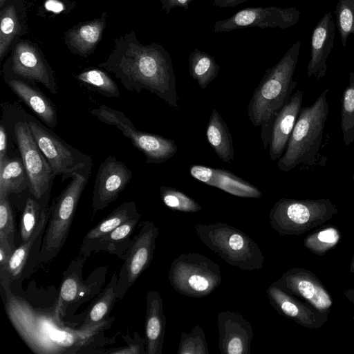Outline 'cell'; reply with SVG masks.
Instances as JSON below:
<instances>
[{"label":"cell","mask_w":354,"mask_h":354,"mask_svg":"<svg viewBox=\"0 0 354 354\" xmlns=\"http://www.w3.org/2000/svg\"><path fill=\"white\" fill-rule=\"evenodd\" d=\"M5 292V309L14 328L32 352L37 354L89 353L104 346V331L114 318L88 328L66 325L55 306L50 310L37 308L15 295L10 286Z\"/></svg>","instance_id":"1"},{"label":"cell","mask_w":354,"mask_h":354,"mask_svg":"<svg viewBox=\"0 0 354 354\" xmlns=\"http://www.w3.org/2000/svg\"><path fill=\"white\" fill-rule=\"evenodd\" d=\"M98 66L114 74L125 89L147 90L178 109L172 60L161 44H142L131 30L114 39L112 51Z\"/></svg>","instance_id":"2"},{"label":"cell","mask_w":354,"mask_h":354,"mask_svg":"<svg viewBox=\"0 0 354 354\" xmlns=\"http://www.w3.org/2000/svg\"><path fill=\"white\" fill-rule=\"evenodd\" d=\"M300 48L301 41L298 40L274 66L266 71L248 105L250 122L254 127H262L261 137L265 149L270 142L275 117L296 86L293 76Z\"/></svg>","instance_id":"3"},{"label":"cell","mask_w":354,"mask_h":354,"mask_svg":"<svg viewBox=\"0 0 354 354\" xmlns=\"http://www.w3.org/2000/svg\"><path fill=\"white\" fill-rule=\"evenodd\" d=\"M328 92L326 88L313 104L301 109L286 149L277 161L282 171L288 172L300 164H317L329 112Z\"/></svg>","instance_id":"4"},{"label":"cell","mask_w":354,"mask_h":354,"mask_svg":"<svg viewBox=\"0 0 354 354\" xmlns=\"http://www.w3.org/2000/svg\"><path fill=\"white\" fill-rule=\"evenodd\" d=\"M200 240L228 264L253 271L263 266L264 256L257 243L240 230L218 222L194 226Z\"/></svg>","instance_id":"5"},{"label":"cell","mask_w":354,"mask_h":354,"mask_svg":"<svg viewBox=\"0 0 354 354\" xmlns=\"http://www.w3.org/2000/svg\"><path fill=\"white\" fill-rule=\"evenodd\" d=\"M91 169L72 174L68 185L49 207L48 221L39 251L40 262L51 261L64 245Z\"/></svg>","instance_id":"6"},{"label":"cell","mask_w":354,"mask_h":354,"mask_svg":"<svg viewBox=\"0 0 354 354\" xmlns=\"http://www.w3.org/2000/svg\"><path fill=\"white\" fill-rule=\"evenodd\" d=\"M328 198H281L269 212L270 224L280 235H299L325 223L337 213Z\"/></svg>","instance_id":"7"},{"label":"cell","mask_w":354,"mask_h":354,"mask_svg":"<svg viewBox=\"0 0 354 354\" xmlns=\"http://www.w3.org/2000/svg\"><path fill=\"white\" fill-rule=\"evenodd\" d=\"M168 278L176 292L194 298L209 295L221 283L219 265L198 252L184 253L174 259Z\"/></svg>","instance_id":"8"},{"label":"cell","mask_w":354,"mask_h":354,"mask_svg":"<svg viewBox=\"0 0 354 354\" xmlns=\"http://www.w3.org/2000/svg\"><path fill=\"white\" fill-rule=\"evenodd\" d=\"M91 113L98 120L117 127L145 156L147 163L156 165L165 162L178 151V147L173 140L140 131L120 110L101 104L97 108L93 109Z\"/></svg>","instance_id":"9"},{"label":"cell","mask_w":354,"mask_h":354,"mask_svg":"<svg viewBox=\"0 0 354 354\" xmlns=\"http://www.w3.org/2000/svg\"><path fill=\"white\" fill-rule=\"evenodd\" d=\"M24 117L54 176L62 175L65 180L73 173L91 168L90 156L68 145L32 116L26 113Z\"/></svg>","instance_id":"10"},{"label":"cell","mask_w":354,"mask_h":354,"mask_svg":"<svg viewBox=\"0 0 354 354\" xmlns=\"http://www.w3.org/2000/svg\"><path fill=\"white\" fill-rule=\"evenodd\" d=\"M13 132L28 175L29 191L42 205H47L55 176L49 163L38 147L25 117L14 121Z\"/></svg>","instance_id":"11"},{"label":"cell","mask_w":354,"mask_h":354,"mask_svg":"<svg viewBox=\"0 0 354 354\" xmlns=\"http://www.w3.org/2000/svg\"><path fill=\"white\" fill-rule=\"evenodd\" d=\"M159 234L158 228L149 221L142 223L139 233L121 259V267L115 292L117 299H122L140 274L150 266L156 249V241Z\"/></svg>","instance_id":"12"},{"label":"cell","mask_w":354,"mask_h":354,"mask_svg":"<svg viewBox=\"0 0 354 354\" xmlns=\"http://www.w3.org/2000/svg\"><path fill=\"white\" fill-rule=\"evenodd\" d=\"M4 69L12 75L39 82L55 95L57 82L54 73L39 47L27 39H18L12 46Z\"/></svg>","instance_id":"13"},{"label":"cell","mask_w":354,"mask_h":354,"mask_svg":"<svg viewBox=\"0 0 354 354\" xmlns=\"http://www.w3.org/2000/svg\"><path fill=\"white\" fill-rule=\"evenodd\" d=\"M300 15V11L295 7H249L239 10L225 19L216 21L212 31L216 33L227 32L246 27L286 29L295 25Z\"/></svg>","instance_id":"14"},{"label":"cell","mask_w":354,"mask_h":354,"mask_svg":"<svg viewBox=\"0 0 354 354\" xmlns=\"http://www.w3.org/2000/svg\"><path fill=\"white\" fill-rule=\"evenodd\" d=\"M132 178L131 171L113 156L101 163L97 172L93 191V214L102 210L116 200Z\"/></svg>","instance_id":"15"},{"label":"cell","mask_w":354,"mask_h":354,"mask_svg":"<svg viewBox=\"0 0 354 354\" xmlns=\"http://www.w3.org/2000/svg\"><path fill=\"white\" fill-rule=\"evenodd\" d=\"M273 283L283 291L308 301L323 314L326 315L333 304L330 295L321 281L305 269H290Z\"/></svg>","instance_id":"16"},{"label":"cell","mask_w":354,"mask_h":354,"mask_svg":"<svg viewBox=\"0 0 354 354\" xmlns=\"http://www.w3.org/2000/svg\"><path fill=\"white\" fill-rule=\"evenodd\" d=\"M217 326L221 353L250 354L253 329L241 314L230 310L219 313Z\"/></svg>","instance_id":"17"},{"label":"cell","mask_w":354,"mask_h":354,"mask_svg":"<svg viewBox=\"0 0 354 354\" xmlns=\"http://www.w3.org/2000/svg\"><path fill=\"white\" fill-rule=\"evenodd\" d=\"M335 23L331 12H328L315 26L311 36L310 58L307 65V75L317 80L327 72V59L334 46Z\"/></svg>","instance_id":"18"},{"label":"cell","mask_w":354,"mask_h":354,"mask_svg":"<svg viewBox=\"0 0 354 354\" xmlns=\"http://www.w3.org/2000/svg\"><path fill=\"white\" fill-rule=\"evenodd\" d=\"M266 295L272 307L279 314L297 324L310 328L321 326L327 319L326 315L308 306L274 284L267 288Z\"/></svg>","instance_id":"19"},{"label":"cell","mask_w":354,"mask_h":354,"mask_svg":"<svg viewBox=\"0 0 354 354\" xmlns=\"http://www.w3.org/2000/svg\"><path fill=\"white\" fill-rule=\"evenodd\" d=\"M189 170L196 180L232 195L253 198L262 196L257 187L228 170L198 165L190 166Z\"/></svg>","instance_id":"20"},{"label":"cell","mask_w":354,"mask_h":354,"mask_svg":"<svg viewBox=\"0 0 354 354\" xmlns=\"http://www.w3.org/2000/svg\"><path fill=\"white\" fill-rule=\"evenodd\" d=\"M4 79L8 86L43 123L50 129L57 124V114L52 101L38 88L26 80L18 77L4 69Z\"/></svg>","instance_id":"21"},{"label":"cell","mask_w":354,"mask_h":354,"mask_svg":"<svg viewBox=\"0 0 354 354\" xmlns=\"http://www.w3.org/2000/svg\"><path fill=\"white\" fill-rule=\"evenodd\" d=\"M304 91L297 90L278 111L269 144L270 159L274 161L283 154L301 109Z\"/></svg>","instance_id":"22"},{"label":"cell","mask_w":354,"mask_h":354,"mask_svg":"<svg viewBox=\"0 0 354 354\" xmlns=\"http://www.w3.org/2000/svg\"><path fill=\"white\" fill-rule=\"evenodd\" d=\"M107 12L100 17L81 22L64 33V43L73 54L87 57L100 43L106 25Z\"/></svg>","instance_id":"23"},{"label":"cell","mask_w":354,"mask_h":354,"mask_svg":"<svg viewBox=\"0 0 354 354\" xmlns=\"http://www.w3.org/2000/svg\"><path fill=\"white\" fill-rule=\"evenodd\" d=\"M166 327L162 299L158 292L150 290L146 295L145 333L147 354H162Z\"/></svg>","instance_id":"24"},{"label":"cell","mask_w":354,"mask_h":354,"mask_svg":"<svg viewBox=\"0 0 354 354\" xmlns=\"http://www.w3.org/2000/svg\"><path fill=\"white\" fill-rule=\"evenodd\" d=\"M138 214L139 212L134 201L120 204L87 232L82 240L80 254L84 257L90 256L93 252V247L103 236Z\"/></svg>","instance_id":"25"},{"label":"cell","mask_w":354,"mask_h":354,"mask_svg":"<svg viewBox=\"0 0 354 354\" xmlns=\"http://www.w3.org/2000/svg\"><path fill=\"white\" fill-rule=\"evenodd\" d=\"M0 59L2 61L22 33L25 18L22 0H7L0 8Z\"/></svg>","instance_id":"26"},{"label":"cell","mask_w":354,"mask_h":354,"mask_svg":"<svg viewBox=\"0 0 354 354\" xmlns=\"http://www.w3.org/2000/svg\"><path fill=\"white\" fill-rule=\"evenodd\" d=\"M48 209L47 206L43 209L41 220L32 236L26 242L22 243L13 251L8 261L5 274L0 277L2 288L10 286V283L17 279L21 274L27 262L31 248L34 243L41 238L44 234L48 221Z\"/></svg>","instance_id":"27"},{"label":"cell","mask_w":354,"mask_h":354,"mask_svg":"<svg viewBox=\"0 0 354 354\" xmlns=\"http://www.w3.org/2000/svg\"><path fill=\"white\" fill-rule=\"evenodd\" d=\"M208 142L224 162H230L234 157L233 142L229 127L216 109H214L206 129Z\"/></svg>","instance_id":"28"},{"label":"cell","mask_w":354,"mask_h":354,"mask_svg":"<svg viewBox=\"0 0 354 354\" xmlns=\"http://www.w3.org/2000/svg\"><path fill=\"white\" fill-rule=\"evenodd\" d=\"M140 216L139 213L103 236L93 247V252L106 251L122 259L133 241L131 236Z\"/></svg>","instance_id":"29"},{"label":"cell","mask_w":354,"mask_h":354,"mask_svg":"<svg viewBox=\"0 0 354 354\" xmlns=\"http://www.w3.org/2000/svg\"><path fill=\"white\" fill-rule=\"evenodd\" d=\"M29 186L21 158H8L0 162V198L19 194Z\"/></svg>","instance_id":"30"},{"label":"cell","mask_w":354,"mask_h":354,"mask_svg":"<svg viewBox=\"0 0 354 354\" xmlns=\"http://www.w3.org/2000/svg\"><path fill=\"white\" fill-rule=\"evenodd\" d=\"M190 76L201 89H205L218 75L220 66L208 53L195 48L189 56Z\"/></svg>","instance_id":"31"},{"label":"cell","mask_w":354,"mask_h":354,"mask_svg":"<svg viewBox=\"0 0 354 354\" xmlns=\"http://www.w3.org/2000/svg\"><path fill=\"white\" fill-rule=\"evenodd\" d=\"M118 277L113 274L110 283L107 285L100 298L91 308L82 328L91 327L97 325L108 318L115 301L117 300L115 286Z\"/></svg>","instance_id":"32"},{"label":"cell","mask_w":354,"mask_h":354,"mask_svg":"<svg viewBox=\"0 0 354 354\" xmlns=\"http://www.w3.org/2000/svg\"><path fill=\"white\" fill-rule=\"evenodd\" d=\"M80 82L107 97H118L120 91L115 81L104 71L88 68L74 75Z\"/></svg>","instance_id":"33"},{"label":"cell","mask_w":354,"mask_h":354,"mask_svg":"<svg viewBox=\"0 0 354 354\" xmlns=\"http://www.w3.org/2000/svg\"><path fill=\"white\" fill-rule=\"evenodd\" d=\"M340 127L343 142L348 147L354 142V72L349 73L348 84L343 91Z\"/></svg>","instance_id":"34"},{"label":"cell","mask_w":354,"mask_h":354,"mask_svg":"<svg viewBox=\"0 0 354 354\" xmlns=\"http://www.w3.org/2000/svg\"><path fill=\"white\" fill-rule=\"evenodd\" d=\"M88 286L75 272H67L63 279L59 296L56 302L61 315H63L67 305L77 302L80 298L88 294Z\"/></svg>","instance_id":"35"},{"label":"cell","mask_w":354,"mask_h":354,"mask_svg":"<svg viewBox=\"0 0 354 354\" xmlns=\"http://www.w3.org/2000/svg\"><path fill=\"white\" fill-rule=\"evenodd\" d=\"M160 193L163 203L172 210L188 213L202 210V207L195 200L176 188L162 185Z\"/></svg>","instance_id":"36"},{"label":"cell","mask_w":354,"mask_h":354,"mask_svg":"<svg viewBox=\"0 0 354 354\" xmlns=\"http://www.w3.org/2000/svg\"><path fill=\"white\" fill-rule=\"evenodd\" d=\"M42 205L34 197H28L26 201L20 222V234L22 243L26 242L32 236L41 220Z\"/></svg>","instance_id":"37"},{"label":"cell","mask_w":354,"mask_h":354,"mask_svg":"<svg viewBox=\"0 0 354 354\" xmlns=\"http://www.w3.org/2000/svg\"><path fill=\"white\" fill-rule=\"evenodd\" d=\"M339 239V231L335 227L329 226L308 235L304 241V245L313 253L323 255L337 245Z\"/></svg>","instance_id":"38"},{"label":"cell","mask_w":354,"mask_h":354,"mask_svg":"<svg viewBox=\"0 0 354 354\" xmlns=\"http://www.w3.org/2000/svg\"><path fill=\"white\" fill-rule=\"evenodd\" d=\"M335 15L342 45L346 47L348 37L354 35V0H339Z\"/></svg>","instance_id":"39"},{"label":"cell","mask_w":354,"mask_h":354,"mask_svg":"<svg viewBox=\"0 0 354 354\" xmlns=\"http://www.w3.org/2000/svg\"><path fill=\"white\" fill-rule=\"evenodd\" d=\"M209 349L204 330L197 325L190 333H180L178 354H208Z\"/></svg>","instance_id":"40"},{"label":"cell","mask_w":354,"mask_h":354,"mask_svg":"<svg viewBox=\"0 0 354 354\" xmlns=\"http://www.w3.org/2000/svg\"><path fill=\"white\" fill-rule=\"evenodd\" d=\"M15 226L14 216L8 196L0 198V235L6 237L10 243L15 247L14 243Z\"/></svg>","instance_id":"41"},{"label":"cell","mask_w":354,"mask_h":354,"mask_svg":"<svg viewBox=\"0 0 354 354\" xmlns=\"http://www.w3.org/2000/svg\"><path fill=\"white\" fill-rule=\"evenodd\" d=\"M135 339L128 346L115 350L109 351V353L114 354H140L146 353L145 338H142L135 333Z\"/></svg>","instance_id":"42"},{"label":"cell","mask_w":354,"mask_h":354,"mask_svg":"<svg viewBox=\"0 0 354 354\" xmlns=\"http://www.w3.org/2000/svg\"><path fill=\"white\" fill-rule=\"evenodd\" d=\"M15 248L6 237L0 235V277L5 274L8 261Z\"/></svg>","instance_id":"43"},{"label":"cell","mask_w":354,"mask_h":354,"mask_svg":"<svg viewBox=\"0 0 354 354\" xmlns=\"http://www.w3.org/2000/svg\"><path fill=\"white\" fill-rule=\"evenodd\" d=\"M162 8L166 11V13H169L171 10L174 8L180 7L185 10L189 8L190 3L193 0H160Z\"/></svg>","instance_id":"44"},{"label":"cell","mask_w":354,"mask_h":354,"mask_svg":"<svg viewBox=\"0 0 354 354\" xmlns=\"http://www.w3.org/2000/svg\"><path fill=\"white\" fill-rule=\"evenodd\" d=\"M7 131L3 122L0 125V162L8 158L7 151Z\"/></svg>","instance_id":"45"},{"label":"cell","mask_w":354,"mask_h":354,"mask_svg":"<svg viewBox=\"0 0 354 354\" xmlns=\"http://www.w3.org/2000/svg\"><path fill=\"white\" fill-rule=\"evenodd\" d=\"M249 0H213L214 5L219 8L236 6Z\"/></svg>","instance_id":"46"},{"label":"cell","mask_w":354,"mask_h":354,"mask_svg":"<svg viewBox=\"0 0 354 354\" xmlns=\"http://www.w3.org/2000/svg\"><path fill=\"white\" fill-rule=\"evenodd\" d=\"M350 270L351 272H354V258L352 261V263H351V268H350Z\"/></svg>","instance_id":"47"},{"label":"cell","mask_w":354,"mask_h":354,"mask_svg":"<svg viewBox=\"0 0 354 354\" xmlns=\"http://www.w3.org/2000/svg\"><path fill=\"white\" fill-rule=\"evenodd\" d=\"M353 181H354V174H353Z\"/></svg>","instance_id":"48"}]
</instances>
